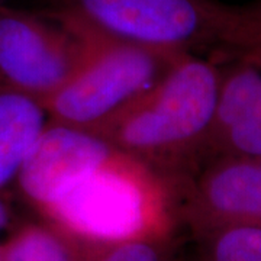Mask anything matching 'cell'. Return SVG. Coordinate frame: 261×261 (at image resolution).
Masks as SVG:
<instances>
[{
  "label": "cell",
  "mask_w": 261,
  "mask_h": 261,
  "mask_svg": "<svg viewBox=\"0 0 261 261\" xmlns=\"http://www.w3.org/2000/svg\"><path fill=\"white\" fill-rule=\"evenodd\" d=\"M181 221L199 237L229 224H261V159L221 155L187 181Z\"/></svg>",
  "instance_id": "52a82bcc"
},
{
  "label": "cell",
  "mask_w": 261,
  "mask_h": 261,
  "mask_svg": "<svg viewBox=\"0 0 261 261\" xmlns=\"http://www.w3.org/2000/svg\"><path fill=\"white\" fill-rule=\"evenodd\" d=\"M48 123L42 103L0 83V193L8 195Z\"/></svg>",
  "instance_id": "9c48e42d"
},
{
  "label": "cell",
  "mask_w": 261,
  "mask_h": 261,
  "mask_svg": "<svg viewBox=\"0 0 261 261\" xmlns=\"http://www.w3.org/2000/svg\"><path fill=\"white\" fill-rule=\"evenodd\" d=\"M206 261H261V224H229L200 235Z\"/></svg>",
  "instance_id": "7c38bea8"
},
{
  "label": "cell",
  "mask_w": 261,
  "mask_h": 261,
  "mask_svg": "<svg viewBox=\"0 0 261 261\" xmlns=\"http://www.w3.org/2000/svg\"><path fill=\"white\" fill-rule=\"evenodd\" d=\"M2 5H5V0H0V6H2Z\"/></svg>",
  "instance_id": "9a60e30c"
},
{
  "label": "cell",
  "mask_w": 261,
  "mask_h": 261,
  "mask_svg": "<svg viewBox=\"0 0 261 261\" xmlns=\"http://www.w3.org/2000/svg\"><path fill=\"white\" fill-rule=\"evenodd\" d=\"M71 237L49 222L25 224L0 245V261H77Z\"/></svg>",
  "instance_id": "30bf717a"
},
{
  "label": "cell",
  "mask_w": 261,
  "mask_h": 261,
  "mask_svg": "<svg viewBox=\"0 0 261 261\" xmlns=\"http://www.w3.org/2000/svg\"><path fill=\"white\" fill-rule=\"evenodd\" d=\"M173 237L137 238L119 243H77V261H176Z\"/></svg>",
  "instance_id": "8fae6325"
},
{
  "label": "cell",
  "mask_w": 261,
  "mask_h": 261,
  "mask_svg": "<svg viewBox=\"0 0 261 261\" xmlns=\"http://www.w3.org/2000/svg\"><path fill=\"white\" fill-rule=\"evenodd\" d=\"M206 154L261 159V71L252 64L222 74Z\"/></svg>",
  "instance_id": "ba28073f"
},
{
  "label": "cell",
  "mask_w": 261,
  "mask_h": 261,
  "mask_svg": "<svg viewBox=\"0 0 261 261\" xmlns=\"http://www.w3.org/2000/svg\"><path fill=\"white\" fill-rule=\"evenodd\" d=\"M231 10L212 0H60L58 12L116 41L192 53L222 45Z\"/></svg>",
  "instance_id": "277c9868"
},
{
  "label": "cell",
  "mask_w": 261,
  "mask_h": 261,
  "mask_svg": "<svg viewBox=\"0 0 261 261\" xmlns=\"http://www.w3.org/2000/svg\"><path fill=\"white\" fill-rule=\"evenodd\" d=\"M190 177L115 149L70 187L42 218L77 243L173 237Z\"/></svg>",
  "instance_id": "6da1fadb"
},
{
  "label": "cell",
  "mask_w": 261,
  "mask_h": 261,
  "mask_svg": "<svg viewBox=\"0 0 261 261\" xmlns=\"http://www.w3.org/2000/svg\"><path fill=\"white\" fill-rule=\"evenodd\" d=\"M96 32L56 12L51 16L0 6V83L44 102L82 67Z\"/></svg>",
  "instance_id": "5b68a950"
},
{
  "label": "cell",
  "mask_w": 261,
  "mask_h": 261,
  "mask_svg": "<svg viewBox=\"0 0 261 261\" xmlns=\"http://www.w3.org/2000/svg\"><path fill=\"white\" fill-rule=\"evenodd\" d=\"M221 79L212 63L185 53L152 89L96 134L163 171L190 177L205 155Z\"/></svg>",
  "instance_id": "7a4b0ae2"
},
{
  "label": "cell",
  "mask_w": 261,
  "mask_h": 261,
  "mask_svg": "<svg viewBox=\"0 0 261 261\" xmlns=\"http://www.w3.org/2000/svg\"><path fill=\"white\" fill-rule=\"evenodd\" d=\"M12 225V207L8 195L0 193V233ZM2 245V244H0Z\"/></svg>",
  "instance_id": "5bb4252c"
},
{
  "label": "cell",
  "mask_w": 261,
  "mask_h": 261,
  "mask_svg": "<svg viewBox=\"0 0 261 261\" xmlns=\"http://www.w3.org/2000/svg\"><path fill=\"white\" fill-rule=\"evenodd\" d=\"M115 149L96 132L48 119L13 187L28 205L44 215L74 183L109 159Z\"/></svg>",
  "instance_id": "8992f818"
},
{
  "label": "cell",
  "mask_w": 261,
  "mask_h": 261,
  "mask_svg": "<svg viewBox=\"0 0 261 261\" xmlns=\"http://www.w3.org/2000/svg\"><path fill=\"white\" fill-rule=\"evenodd\" d=\"M222 47L244 53L251 60L261 58V2L248 8H232Z\"/></svg>",
  "instance_id": "4fadbf2b"
},
{
  "label": "cell",
  "mask_w": 261,
  "mask_h": 261,
  "mask_svg": "<svg viewBox=\"0 0 261 261\" xmlns=\"http://www.w3.org/2000/svg\"><path fill=\"white\" fill-rule=\"evenodd\" d=\"M181 54L96 32L92 51L77 73L42 102L48 119L96 132L152 89Z\"/></svg>",
  "instance_id": "3957f363"
}]
</instances>
